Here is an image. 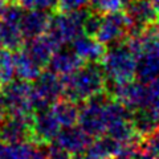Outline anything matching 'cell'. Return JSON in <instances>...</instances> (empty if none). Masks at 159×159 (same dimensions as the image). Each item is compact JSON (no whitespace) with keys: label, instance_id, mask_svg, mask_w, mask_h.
<instances>
[{"label":"cell","instance_id":"32","mask_svg":"<svg viewBox=\"0 0 159 159\" xmlns=\"http://www.w3.org/2000/svg\"><path fill=\"white\" fill-rule=\"evenodd\" d=\"M151 2H152V4H154V7H155L158 15H159V0H151Z\"/></svg>","mask_w":159,"mask_h":159},{"label":"cell","instance_id":"14","mask_svg":"<svg viewBox=\"0 0 159 159\" xmlns=\"http://www.w3.org/2000/svg\"><path fill=\"white\" fill-rule=\"evenodd\" d=\"M21 49L25 52L33 61H36L41 68L48 66V62L51 60L53 52L56 51V45L52 43L45 33L37 37L27 39L24 41Z\"/></svg>","mask_w":159,"mask_h":159},{"label":"cell","instance_id":"21","mask_svg":"<svg viewBox=\"0 0 159 159\" xmlns=\"http://www.w3.org/2000/svg\"><path fill=\"white\" fill-rule=\"evenodd\" d=\"M131 123L135 133L141 138H145L148 134H151L159 126V123L154 118L150 109H137L133 110L131 114Z\"/></svg>","mask_w":159,"mask_h":159},{"label":"cell","instance_id":"23","mask_svg":"<svg viewBox=\"0 0 159 159\" xmlns=\"http://www.w3.org/2000/svg\"><path fill=\"white\" fill-rule=\"evenodd\" d=\"M0 76H2L3 84L16 78V74H15L13 52L7 48L0 49Z\"/></svg>","mask_w":159,"mask_h":159},{"label":"cell","instance_id":"22","mask_svg":"<svg viewBox=\"0 0 159 159\" xmlns=\"http://www.w3.org/2000/svg\"><path fill=\"white\" fill-rule=\"evenodd\" d=\"M138 159H159V126L139 142Z\"/></svg>","mask_w":159,"mask_h":159},{"label":"cell","instance_id":"34","mask_svg":"<svg viewBox=\"0 0 159 159\" xmlns=\"http://www.w3.org/2000/svg\"><path fill=\"white\" fill-rule=\"evenodd\" d=\"M3 85V80H2V76H0V86Z\"/></svg>","mask_w":159,"mask_h":159},{"label":"cell","instance_id":"18","mask_svg":"<svg viewBox=\"0 0 159 159\" xmlns=\"http://www.w3.org/2000/svg\"><path fill=\"white\" fill-rule=\"evenodd\" d=\"M13 58H15V74H16V78L32 82L43 72V68L36 61H33L23 49L15 51Z\"/></svg>","mask_w":159,"mask_h":159},{"label":"cell","instance_id":"25","mask_svg":"<svg viewBox=\"0 0 159 159\" xmlns=\"http://www.w3.org/2000/svg\"><path fill=\"white\" fill-rule=\"evenodd\" d=\"M92 0H58L57 12L61 13H72L77 11H82L90 7Z\"/></svg>","mask_w":159,"mask_h":159},{"label":"cell","instance_id":"11","mask_svg":"<svg viewBox=\"0 0 159 159\" xmlns=\"http://www.w3.org/2000/svg\"><path fill=\"white\" fill-rule=\"evenodd\" d=\"M93 139L94 138H92L86 131H84L80 126L74 125L62 127L53 141V145L74 157H81Z\"/></svg>","mask_w":159,"mask_h":159},{"label":"cell","instance_id":"17","mask_svg":"<svg viewBox=\"0 0 159 159\" xmlns=\"http://www.w3.org/2000/svg\"><path fill=\"white\" fill-rule=\"evenodd\" d=\"M135 78L142 84H152L159 81V51L138 56Z\"/></svg>","mask_w":159,"mask_h":159},{"label":"cell","instance_id":"13","mask_svg":"<svg viewBox=\"0 0 159 159\" xmlns=\"http://www.w3.org/2000/svg\"><path fill=\"white\" fill-rule=\"evenodd\" d=\"M125 147L126 146L121 145L107 134H103L101 137L94 138L78 159H113L125 150Z\"/></svg>","mask_w":159,"mask_h":159},{"label":"cell","instance_id":"35","mask_svg":"<svg viewBox=\"0 0 159 159\" xmlns=\"http://www.w3.org/2000/svg\"><path fill=\"white\" fill-rule=\"evenodd\" d=\"M0 49H3V44H2V41H0Z\"/></svg>","mask_w":159,"mask_h":159},{"label":"cell","instance_id":"9","mask_svg":"<svg viewBox=\"0 0 159 159\" xmlns=\"http://www.w3.org/2000/svg\"><path fill=\"white\" fill-rule=\"evenodd\" d=\"M33 139L32 116H11L0 126V142L13 145Z\"/></svg>","mask_w":159,"mask_h":159},{"label":"cell","instance_id":"15","mask_svg":"<svg viewBox=\"0 0 159 159\" xmlns=\"http://www.w3.org/2000/svg\"><path fill=\"white\" fill-rule=\"evenodd\" d=\"M52 13L40 9H25L20 21V29L24 39H32L41 36L47 32Z\"/></svg>","mask_w":159,"mask_h":159},{"label":"cell","instance_id":"20","mask_svg":"<svg viewBox=\"0 0 159 159\" xmlns=\"http://www.w3.org/2000/svg\"><path fill=\"white\" fill-rule=\"evenodd\" d=\"M52 111L54 117L57 118L61 127H68V126H74L78 122V113L80 107L78 103L70 101L68 98H61L57 101L54 105H52Z\"/></svg>","mask_w":159,"mask_h":159},{"label":"cell","instance_id":"31","mask_svg":"<svg viewBox=\"0 0 159 159\" xmlns=\"http://www.w3.org/2000/svg\"><path fill=\"white\" fill-rule=\"evenodd\" d=\"M6 6H7L6 0H0V17H2L3 11H4V8H6Z\"/></svg>","mask_w":159,"mask_h":159},{"label":"cell","instance_id":"4","mask_svg":"<svg viewBox=\"0 0 159 159\" xmlns=\"http://www.w3.org/2000/svg\"><path fill=\"white\" fill-rule=\"evenodd\" d=\"M110 94L106 90L84 101L78 113V126L86 131L92 138L106 134L107 114L106 106L110 99Z\"/></svg>","mask_w":159,"mask_h":159},{"label":"cell","instance_id":"1","mask_svg":"<svg viewBox=\"0 0 159 159\" xmlns=\"http://www.w3.org/2000/svg\"><path fill=\"white\" fill-rule=\"evenodd\" d=\"M64 97L82 103L106 90V76L99 62H85L69 76L62 77Z\"/></svg>","mask_w":159,"mask_h":159},{"label":"cell","instance_id":"33","mask_svg":"<svg viewBox=\"0 0 159 159\" xmlns=\"http://www.w3.org/2000/svg\"><path fill=\"white\" fill-rule=\"evenodd\" d=\"M19 0H6V3L7 4H11V3H17Z\"/></svg>","mask_w":159,"mask_h":159},{"label":"cell","instance_id":"28","mask_svg":"<svg viewBox=\"0 0 159 159\" xmlns=\"http://www.w3.org/2000/svg\"><path fill=\"white\" fill-rule=\"evenodd\" d=\"M47 159H78V157H74L72 154L64 151L60 147L53 145V146H49V152Z\"/></svg>","mask_w":159,"mask_h":159},{"label":"cell","instance_id":"5","mask_svg":"<svg viewBox=\"0 0 159 159\" xmlns=\"http://www.w3.org/2000/svg\"><path fill=\"white\" fill-rule=\"evenodd\" d=\"M61 98H64V82L61 76L47 69L32 81L31 101L33 111L52 107V105Z\"/></svg>","mask_w":159,"mask_h":159},{"label":"cell","instance_id":"7","mask_svg":"<svg viewBox=\"0 0 159 159\" xmlns=\"http://www.w3.org/2000/svg\"><path fill=\"white\" fill-rule=\"evenodd\" d=\"M129 32H130V20L126 12H110L102 16L96 39L105 47H110L125 41L129 37Z\"/></svg>","mask_w":159,"mask_h":159},{"label":"cell","instance_id":"12","mask_svg":"<svg viewBox=\"0 0 159 159\" xmlns=\"http://www.w3.org/2000/svg\"><path fill=\"white\" fill-rule=\"evenodd\" d=\"M82 58L73 51L70 45L60 47L53 52L48 62V69L61 77H65L76 72L78 68L84 65Z\"/></svg>","mask_w":159,"mask_h":159},{"label":"cell","instance_id":"3","mask_svg":"<svg viewBox=\"0 0 159 159\" xmlns=\"http://www.w3.org/2000/svg\"><path fill=\"white\" fill-rule=\"evenodd\" d=\"M89 8L72 13L58 12L52 15L45 34L56 48L70 45L74 39L84 33V21L89 13Z\"/></svg>","mask_w":159,"mask_h":159},{"label":"cell","instance_id":"2","mask_svg":"<svg viewBox=\"0 0 159 159\" xmlns=\"http://www.w3.org/2000/svg\"><path fill=\"white\" fill-rule=\"evenodd\" d=\"M99 64L105 72L106 84H123L135 80L137 56L126 40L106 47Z\"/></svg>","mask_w":159,"mask_h":159},{"label":"cell","instance_id":"19","mask_svg":"<svg viewBox=\"0 0 159 159\" xmlns=\"http://www.w3.org/2000/svg\"><path fill=\"white\" fill-rule=\"evenodd\" d=\"M0 41L3 48H7L12 52L21 49L25 39L20 29V24L0 19Z\"/></svg>","mask_w":159,"mask_h":159},{"label":"cell","instance_id":"10","mask_svg":"<svg viewBox=\"0 0 159 159\" xmlns=\"http://www.w3.org/2000/svg\"><path fill=\"white\" fill-rule=\"evenodd\" d=\"M61 130V125L54 117L51 107L34 110L32 114L33 141L51 145Z\"/></svg>","mask_w":159,"mask_h":159},{"label":"cell","instance_id":"6","mask_svg":"<svg viewBox=\"0 0 159 159\" xmlns=\"http://www.w3.org/2000/svg\"><path fill=\"white\" fill-rule=\"evenodd\" d=\"M32 82L13 78L0 86L2 97L8 114L11 116H32L33 106L31 101Z\"/></svg>","mask_w":159,"mask_h":159},{"label":"cell","instance_id":"29","mask_svg":"<svg viewBox=\"0 0 159 159\" xmlns=\"http://www.w3.org/2000/svg\"><path fill=\"white\" fill-rule=\"evenodd\" d=\"M150 111L152 113V116H154V118L157 119L158 121V123H159V97L155 99V101H154L151 105H150Z\"/></svg>","mask_w":159,"mask_h":159},{"label":"cell","instance_id":"30","mask_svg":"<svg viewBox=\"0 0 159 159\" xmlns=\"http://www.w3.org/2000/svg\"><path fill=\"white\" fill-rule=\"evenodd\" d=\"M8 117V111L6 109V105H4L2 97H0V126L3 125V122L6 121V118Z\"/></svg>","mask_w":159,"mask_h":159},{"label":"cell","instance_id":"24","mask_svg":"<svg viewBox=\"0 0 159 159\" xmlns=\"http://www.w3.org/2000/svg\"><path fill=\"white\" fill-rule=\"evenodd\" d=\"M125 0H92L90 8L101 15H106L110 12L122 11L125 8Z\"/></svg>","mask_w":159,"mask_h":159},{"label":"cell","instance_id":"26","mask_svg":"<svg viewBox=\"0 0 159 159\" xmlns=\"http://www.w3.org/2000/svg\"><path fill=\"white\" fill-rule=\"evenodd\" d=\"M103 15L98 13L96 11H93L92 8H89V13L85 17V21H84V33L89 34V36L96 37L97 31L99 28V24H101Z\"/></svg>","mask_w":159,"mask_h":159},{"label":"cell","instance_id":"27","mask_svg":"<svg viewBox=\"0 0 159 159\" xmlns=\"http://www.w3.org/2000/svg\"><path fill=\"white\" fill-rule=\"evenodd\" d=\"M57 3L58 0H33L32 9H40L52 13L53 11H57Z\"/></svg>","mask_w":159,"mask_h":159},{"label":"cell","instance_id":"8","mask_svg":"<svg viewBox=\"0 0 159 159\" xmlns=\"http://www.w3.org/2000/svg\"><path fill=\"white\" fill-rule=\"evenodd\" d=\"M125 12L130 20L129 36L141 34L159 16L151 0H130L125 6Z\"/></svg>","mask_w":159,"mask_h":159},{"label":"cell","instance_id":"16","mask_svg":"<svg viewBox=\"0 0 159 159\" xmlns=\"http://www.w3.org/2000/svg\"><path fill=\"white\" fill-rule=\"evenodd\" d=\"M70 47L84 62H101L103 54L106 52V47L101 44L96 37L89 34H80L70 43Z\"/></svg>","mask_w":159,"mask_h":159}]
</instances>
